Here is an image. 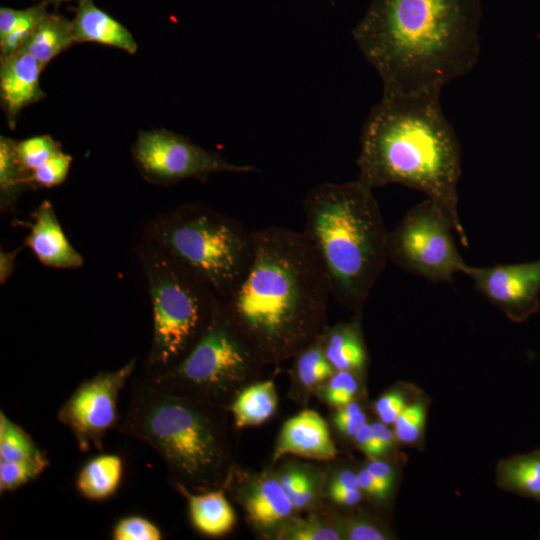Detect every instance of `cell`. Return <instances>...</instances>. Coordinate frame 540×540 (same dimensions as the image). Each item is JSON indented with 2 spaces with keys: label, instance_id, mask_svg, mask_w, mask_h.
<instances>
[{
  "label": "cell",
  "instance_id": "4316f807",
  "mask_svg": "<svg viewBox=\"0 0 540 540\" xmlns=\"http://www.w3.org/2000/svg\"><path fill=\"white\" fill-rule=\"evenodd\" d=\"M275 539L283 540H339L343 539L336 521L322 520L318 517H290L274 534Z\"/></svg>",
  "mask_w": 540,
  "mask_h": 540
},
{
  "label": "cell",
  "instance_id": "e575fe53",
  "mask_svg": "<svg viewBox=\"0 0 540 540\" xmlns=\"http://www.w3.org/2000/svg\"><path fill=\"white\" fill-rule=\"evenodd\" d=\"M343 539L349 540H385L389 533L375 521L363 517L352 516L336 520Z\"/></svg>",
  "mask_w": 540,
  "mask_h": 540
},
{
  "label": "cell",
  "instance_id": "74e56055",
  "mask_svg": "<svg viewBox=\"0 0 540 540\" xmlns=\"http://www.w3.org/2000/svg\"><path fill=\"white\" fill-rule=\"evenodd\" d=\"M360 489L376 499L387 497L391 488L376 479L365 467L357 472Z\"/></svg>",
  "mask_w": 540,
  "mask_h": 540
},
{
  "label": "cell",
  "instance_id": "b9f144b4",
  "mask_svg": "<svg viewBox=\"0 0 540 540\" xmlns=\"http://www.w3.org/2000/svg\"><path fill=\"white\" fill-rule=\"evenodd\" d=\"M352 489H360L358 475L351 469H342L331 478L328 485V494Z\"/></svg>",
  "mask_w": 540,
  "mask_h": 540
},
{
  "label": "cell",
  "instance_id": "2e32d148",
  "mask_svg": "<svg viewBox=\"0 0 540 540\" xmlns=\"http://www.w3.org/2000/svg\"><path fill=\"white\" fill-rule=\"evenodd\" d=\"M31 218L25 245L41 264L58 269H76L84 264L83 257L66 237L50 201H42Z\"/></svg>",
  "mask_w": 540,
  "mask_h": 540
},
{
  "label": "cell",
  "instance_id": "ffe728a7",
  "mask_svg": "<svg viewBox=\"0 0 540 540\" xmlns=\"http://www.w3.org/2000/svg\"><path fill=\"white\" fill-rule=\"evenodd\" d=\"M124 463L117 454H100L86 462L77 474L75 487L87 500L102 501L113 496L123 477Z\"/></svg>",
  "mask_w": 540,
  "mask_h": 540
},
{
  "label": "cell",
  "instance_id": "d4e9b609",
  "mask_svg": "<svg viewBox=\"0 0 540 540\" xmlns=\"http://www.w3.org/2000/svg\"><path fill=\"white\" fill-rule=\"evenodd\" d=\"M16 141L7 136H0V205L2 211H13L17 199L23 191L31 188L27 171L21 164Z\"/></svg>",
  "mask_w": 540,
  "mask_h": 540
},
{
  "label": "cell",
  "instance_id": "5b68a950",
  "mask_svg": "<svg viewBox=\"0 0 540 540\" xmlns=\"http://www.w3.org/2000/svg\"><path fill=\"white\" fill-rule=\"evenodd\" d=\"M372 190L358 179L322 183L303 200L304 231L326 269L331 293L356 314L389 260V231Z\"/></svg>",
  "mask_w": 540,
  "mask_h": 540
},
{
  "label": "cell",
  "instance_id": "5bb4252c",
  "mask_svg": "<svg viewBox=\"0 0 540 540\" xmlns=\"http://www.w3.org/2000/svg\"><path fill=\"white\" fill-rule=\"evenodd\" d=\"M44 69L35 57L23 50L0 58V99L11 129L26 107L45 98L40 86Z\"/></svg>",
  "mask_w": 540,
  "mask_h": 540
},
{
  "label": "cell",
  "instance_id": "44dd1931",
  "mask_svg": "<svg viewBox=\"0 0 540 540\" xmlns=\"http://www.w3.org/2000/svg\"><path fill=\"white\" fill-rule=\"evenodd\" d=\"M496 483L503 490L540 503V449L501 460Z\"/></svg>",
  "mask_w": 540,
  "mask_h": 540
},
{
  "label": "cell",
  "instance_id": "e0dca14e",
  "mask_svg": "<svg viewBox=\"0 0 540 540\" xmlns=\"http://www.w3.org/2000/svg\"><path fill=\"white\" fill-rule=\"evenodd\" d=\"M72 19L76 44L93 42L135 54L138 45L132 33L119 21L98 8L93 0L77 2Z\"/></svg>",
  "mask_w": 540,
  "mask_h": 540
},
{
  "label": "cell",
  "instance_id": "484cf974",
  "mask_svg": "<svg viewBox=\"0 0 540 540\" xmlns=\"http://www.w3.org/2000/svg\"><path fill=\"white\" fill-rule=\"evenodd\" d=\"M46 454L21 426L0 411V461L14 462Z\"/></svg>",
  "mask_w": 540,
  "mask_h": 540
},
{
  "label": "cell",
  "instance_id": "836d02e7",
  "mask_svg": "<svg viewBox=\"0 0 540 540\" xmlns=\"http://www.w3.org/2000/svg\"><path fill=\"white\" fill-rule=\"evenodd\" d=\"M111 536L114 540H160L163 538L156 524L138 515L120 518L115 523Z\"/></svg>",
  "mask_w": 540,
  "mask_h": 540
},
{
  "label": "cell",
  "instance_id": "d6986e66",
  "mask_svg": "<svg viewBox=\"0 0 540 540\" xmlns=\"http://www.w3.org/2000/svg\"><path fill=\"white\" fill-rule=\"evenodd\" d=\"M187 499L191 523L202 534L219 537L235 525V512L227 500L225 488L193 493L184 488L176 489Z\"/></svg>",
  "mask_w": 540,
  "mask_h": 540
},
{
  "label": "cell",
  "instance_id": "4fadbf2b",
  "mask_svg": "<svg viewBox=\"0 0 540 540\" xmlns=\"http://www.w3.org/2000/svg\"><path fill=\"white\" fill-rule=\"evenodd\" d=\"M226 488H231L251 523L273 536L296 511L276 474L244 476L235 468Z\"/></svg>",
  "mask_w": 540,
  "mask_h": 540
},
{
  "label": "cell",
  "instance_id": "7a4b0ae2",
  "mask_svg": "<svg viewBox=\"0 0 540 540\" xmlns=\"http://www.w3.org/2000/svg\"><path fill=\"white\" fill-rule=\"evenodd\" d=\"M480 0H373L352 30L382 95L441 93L480 55Z\"/></svg>",
  "mask_w": 540,
  "mask_h": 540
},
{
  "label": "cell",
  "instance_id": "ba28073f",
  "mask_svg": "<svg viewBox=\"0 0 540 540\" xmlns=\"http://www.w3.org/2000/svg\"><path fill=\"white\" fill-rule=\"evenodd\" d=\"M263 366L218 298L206 329L188 354L149 379L169 391L228 411L245 387L260 380Z\"/></svg>",
  "mask_w": 540,
  "mask_h": 540
},
{
  "label": "cell",
  "instance_id": "f6af8a7d",
  "mask_svg": "<svg viewBox=\"0 0 540 540\" xmlns=\"http://www.w3.org/2000/svg\"><path fill=\"white\" fill-rule=\"evenodd\" d=\"M366 422L367 416L363 411L346 418H333V423L337 430L347 437H353L357 430Z\"/></svg>",
  "mask_w": 540,
  "mask_h": 540
},
{
  "label": "cell",
  "instance_id": "83f0119b",
  "mask_svg": "<svg viewBox=\"0 0 540 540\" xmlns=\"http://www.w3.org/2000/svg\"><path fill=\"white\" fill-rule=\"evenodd\" d=\"M49 464L50 462L46 454L21 461H0L1 494L17 490L35 480L45 471Z\"/></svg>",
  "mask_w": 540,
  "mask_h": 540
},
{
  "label": "cell",
  "instance_id": "7dc6e473",
  "mask_svg": "<svg viewBox=\"0 0 540 540\" xmlns=\"http://www.w3.org/2000/svg\"><path fill=\"white\" fill-rule=\"evenodd\" d=\"M363 494L364 493L361 491V489H352L329 493V496L338 505L350 507L359 504L362 500Z\"/></svg>",
  "mask_w": 540,
  "mask_h": 540
},
{
  "label": "cell",
  "instance_id": "bcb514c9",
  "mask_svg": "<svg viewBox=\"0 0 540 540\" xmlns=\"http://www.w3.org/2000/svg\"><path fill=\"white\" fill-rule=\"evenodd\" d=\"M20 248L14 251L0 252V282L4 285L12 275L15 268V260Z\"/></svg>",
  "mask_w": 540,
  "mask_h": 540
},
{
  "label": "cell",
  "instance_id": "ac0fdd59",
  "mask_svg": "<svg viewBox=\"0 0 540 540\" xmlns=\"http://www.w3.org/2000/svg\"><path fill=\"white\" fill-rule=\"evenodd\" d=\"M359 313L349 322L325 326L319 335L324 353L335 371L362 373L368 352L361 330Z\"/></svg>",
  "mask_w": 540,
  "mask_h": 540
},
{
  "label": "cell",
  "instance_id": "cb8c5ba5",
  "mask_svg": "<svg viewBox=\"0 0 540 540\" xmlns=\"http://www.w3.org/2000/svg\"><path fill=\"white\" fill-rule=\"evenodd\" d=\"M292 387L300 399L317 390L335 372L328 361L319 336L315 341L294 356ZM292 392V393H293Z\"/></svg>",
  "mask_w": 540,
  "mask_h": 540
},
{
  "label": "cell",
  "instance_id": "1f68e13d",
  "mask_svg": "<svg viewBox=\"0 0 540 540\" xmlns=\"http://www.w3.org/2000/svg\"><path fill=\"white\" fill-rule=\"evenodd\" d=\"M425 420V403L421 400L409 403L393 423L396 440L408 445L418 442L424 431Z\"/></svg>",
  "mask_w": 540,
  "mask_h": 540
},
{
  "label": "cell",
  "instance_id": "6da1fadb",
  "mask_svg": "<svg viewBox=\"0 0 540 540\" xmlns=\"http://www.w3.org/2000/svg\"><path fill=\"white\" fill-rule=\"evenodd\" d=\"M252 236L251 265L221 301L263 364H277L294 358L320 335L331 286L304 230L269 226Z\"/></svg>",
  "mask_w": 540,
  "mask_h": 540
},
{
  "label": "cell",
  "instance_id": "7402d4cb",
  "mask_svg": "<svg viewBox=\"0 0 540 540\" xmlns=\"http://www.w3.org/2000/svg\"><path fill=\"white\" fill-rule=\"evenodd\" d=\"M278 396L272 380H258L245 387L234 399L229 412L236 428L257 426L276 411Z\"/></svg>",
  "mask_w": 540,
  "mask_h": 540
},
{
  "label": "cell",
  "instance_id": "603a6c76",
  "mask_svg": "<svg viewBox=\"0 0 540 540\" xmlns=\"http://www.w3.org/2000/svg\"><path fill=\"white\" fill-rule=\"evenodd\" d=\"M74 44L76 41L72 20L49 12L21 50L31 54L45 68L57 55Z\"/></svg>",
  "mask_w": 540,
  "mask_h": 540
},
{
  "label": "cell",
  "instance_id": "ee69618b",
  "mask_svg": "<svg viewBox=\"0 0 540 540\" xmlns=\"http://www.w3.org/2000/svg\"><path fill=\"white\" fill-rule=\"evenodd\" d=\"M24 9L0 7V41H3L13 31L23 15Z\"/></svg>",
  "mask_w": 540,
  "mask_h": 540
},
{
  "label": "cell",
  "instance_id": "c3c4849f",
  "mask_svg": "<svg viewBox=\"0 0 540 540\" xmlns=\"http://www.w3.org/2000/svg\"><path fill=\"white\" fill-rule=\"evenodd\" d=\"M69 1H81V0H42V2H46L48 4H54V5H60L62 3H65V2H69Z\"/></svg>",
  "mask_w": 540,
  "mask_h": 540
},
{
  "label": "cell",
  "instance_id": "f546056e",
  "mask_svg": "<svg viewBox=\"0 0 540 540\" xmlns=\"http://www.w3.org/2000/svg\"><path fill=\"white\" fill-rule=\"evenodd\" d=\"M61 143L48 134L16 141V152L23 167L32 172L58 152Z\"/></svg>",
  "mask_w": 540,
  "mask_h": 540
},
{
  "label": "cell",
  "instance_id": "f35d334b",
  "mask_svg": "<svg viewBox=\"0 0 540 540\" xmlns=\"http://www.w3.org/2000/svg\"><path fill=\"white\" fill-rule=\"evenodd\" d=\"M354 443L368 459L379 458L371 423L363 424L353 436Z\"/></svg>",
  "mask_w": 540,
  "mask_h": 540
},
{
  "label": "cell",
  "instance_id": "8fae6325",
  "mask_svg": "<svg viewBox=\"0 0 540 540\" xmlns=\"http://www.w3.org/2000/svg\"><path fill=\"white\" fill-rule=\"evenodd\" d=\"M132 358L113 371H102L82 381L57 411L58 421L74 436L79 449L101 450L106 434L121 415L119 396L136 369Z\"/></svg>",
  "mask_w": 540,
  "mask_h": 540
},
{
  "label": "cell",
  "instance_id": "7bdbcfd3",
  "mask_svg": "<svg viewBox=\"0 0 540 540\" xmlns=\"http://www.w3.org/2000/svg\"><path fill=\"white\" fill-rule=\"evenodd\" d=\"M365 468L384 485L392 488L395 480V471L389 463L379 458H372L369 459Z\"/></svg>",
  "mask_w": 540,
  "mask_h": 540
},
{
  "label": "cell",
  "instance_id": "d6a6232c",
  "mask_svg": "<svg viewBox=\"0 0 540 540\" xmlns=\"http://www.w3.org/2000/svg\"><path fill=\"white\" fill-rule=\"evenodd\" d=\"M72 157L63 151L58 152L43 165L31 172V188H52L62 184L69 173Z\"/></svg>",
  "mask_w": 540,
  "mask_h": 540
},
{
  "label": "cell",
  "instance_id": "52a82bcc",
  "mask_svg": "<svg viewBox=\"0 0 540 540\" xmlns=\"http://www.w3.org/2000/svg\"><path fill=\"white\" fill-rule=\"evenodd\" d=\"M152 304L153 333L144 377L179 363L206 329L217 296L195 274L155 245L138 248Z\"/></svg>",
  "mask_w": 540,
  "mask_h": 540
},
{
  "label": "cell",
  "instance_id": "30bf717a",
  "mask_svg": "<svg viewBox=\"0 0 540 540\" xmlns=\"http://www.w3.org/2000/svg\"><path fill=\"white\" fill-rule=\"evenodd\" d=\"M133 161L143 178L157 185L185 179L206 181L214 173H247L252 165L232 163L190 139L166 129L140 131L131 149Z\"/></svg>",
  "mask_w": 540,
  "mask_h": 540
},
{
  "label": "cell",
  "instance_id": "f1b7e54d",
  "mask_svg": "<svg viewBox=\"0 0 540 540\" xmlns=\"http://www.w3.org/2000/svg\"><path fill=\"white\" fill-rule=\"evenodd\" d=\"M48 3L41 2L24 9L23 15L6 39L0 41V58L21 50L32 36L38 24L49 13Z\"/></svg>",
  "mask_w": 540,
  "mask_h": 540
},
{
  "label": "cell",
  "instance_id": "277c9868",
  "mask_svg": "<svg viewBox=\"0 0 540 540\" xmlns=\"http://www.w3.org/2000/svg\"><path fill=\"white\" fill-rule=\"evenodd\" d=\"M227 412L143 376L115 430L151 447L175 489L201 493L226 488L235 470Z\"/></svg>",
  "mask_w": 540,
  "mask_h": 540
},
{
  "label": "cell",
  "instance_id": "8992f818",
  "mask_svg": "<svg viewBox=\"0 0 540 540\" xmlns=\"http://www.w3.org/2000/svg\"><path fill=\"white\" fill-rule=\"evenodd\" d=\"M149 242L183 265L221 300L245 277L253 258L252 231L200 204H183L150 221Z\"/></svg>",
  "mask_w": 540,
  "mask_h": 540
},
{
  "label": "cell",
  "instance_id": "4dcf8cb0",
  "mask_svg": "<svg viewBox=\"0 0 540 540\" xmlns=\"http://www.w3.org/2000/svg\"><path fill=\"white\" fill-rule=\"evenodd\" d=\"M358 375L352 371H335L323 383L321 389L323 400L336 409L355 401L360 391Z\"/></svg>",
  "mask_w": 540,
  "mask_h": 540
},
{
  "label": "cell",
  "instance_id": "60d3db41",
  "mask_svg": "<svg viewBox=\"0 0 540 540\" xmlns=\"http://www.w3.org/2000/svg\"><path fill=\"white\" fill-rule=\"evenodd\" d=\"M307 474V471L293 466L282 469L276 474V476L291 500V497L293 496V494L295 493V491L302 483Z\"/></svg>",
  "mask_w": 540,
  "mask_h": 540
},
{
  "label": "cell",
  "instance_id": "3957f363",
  "mask_svg": "<svg viewBox=\"0 0 540 540\" xmlns=\"http://www.w3.org/2000/svg\"><path fill=\"white\" fill-rule=\"evenodd\" d=\"M440 94L382 95L362 128L357 179L372 189L401 184L424 193L468 246L458 212L461 148Z\"/></svg>",
  "mask_w": 540,
  "mask_h": 540
},
{
  "label": "cell",
  "instance_id": "ab89813d",
  "mask_svg": "<svg viewBox=\"0 0 540 540\" xmlns=\"http://www.w3.org/2000/svg\"><path fill=\"white\" fill-rule=\"evenodd\" d=\"M389 425L376 421L371 423L374 440L379 453V457L386 454L394 447L396 440L394 431L391 430Z\"/></svg>",
  "mask_w": 540,
  "mask_h": 540
},
{
  "label": "cell",
  "instance_id": "d590c367",
  "mask_svg": "<svg viewBox=\"0 0 540 540\" xmlns=\"http://www.w3.org/2000/svg\"><path fill=\"white\" fill-rule=\"evenodd\" d=\"M409 404L406 396L399 390H392L382 394L375 402L374 409L379 421L393 425L396 418Z\"/></svg>",
  "mask_w": 540,
  "mask_h": 540
},
{
  "label": "cell",
  "instance_id": "9c48e42d",
  "mask_svg": "<svg viewBox=\"0 0 540 540\" xmlns=\"http://www.w3.org/2000/svg\"><path fill=\"white\" fill-rule=\"evenodd\" d=\"M453 231L443 209L427 198L413 206L389 232V259L430 281L451 282L457 272L464 273L467 267L457 250Z\"/></svg>",
  "mask_w": 540,
  "mask_h": 540
},
{
  "label": "cell",
  "instance_id": "9a60e30c",
  "mask_svg": "<svg viewBox=\"0 0 540 540\" xmlns=\"http://www.w3.org/2000/svg\"><path fill=\"white\" fill-rule=\"evenodd\" d=\"M337 453L325 420L316 411L305 409L282 426L274 448L273 462L285 455L326 461L333 459Z\"/></svg>",
  "mask_w": 540,
  "mask_h": 540
},
{
  "label": "cell",
  "instance_id": "8d00e7d4",
  "mask_svg": "<svg viewBox=\"0 0 540 540\" xmlns=\"http://www.w3.org/2000/svg\"><path fill=\"white\" fill-rule=\"evenodd\" d=\"M317 496V481L308 472L302 483L299 485L291 501L296 510H301L309 507Z\"/></svg>",
  "mask_w": 540,
  "mask_h": 540
},
{
  "label": "cell",
  "instance_id": "7c38bea8",
  "mask_svg": "<svg viewBox=\"0 0 540 540\" xmlns=\"http://www.w3.org/2000/svg\"><path fill=\"white\" fill-rule=\"evenodd\" d=\"M464 274L511 321H526L540 308V260L490 267L467 265Z\"/></svg>",
  "mask_w": 540,
  "mask_h": 540
}]
</instances>
